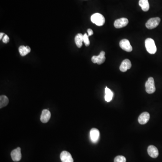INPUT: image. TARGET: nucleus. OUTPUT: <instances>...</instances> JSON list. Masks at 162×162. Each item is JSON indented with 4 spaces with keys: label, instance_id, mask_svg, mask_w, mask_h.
Here are the masks:
<instances>
[{
    "label": "nucleus",
    "instance_id": "obj_1",
    "mask_svg": "<svg viewBox=\"0 0 162 162\" xmlns=\"http://www.w3.org/2000/svg\"><path fill=\"white\" fill-rule=\"evenodd\" d=\"M145 45L147 51L150 54H154L156 52L157 48L154 40L152 38H148L145 41Z\"/></svg>",
    "mask_w": 162,
    "mask_h": 162
},
{
    "label": "nucleus",
    "instance_id": "obj_2",
    "mask_svg": "<svg viewBox=\"0 0 162 162\" xmlns=\"http://www.w3.org/2000/svg\"><path fill=\"white\" fill-rule=\"evenodd\" d=\"M91 22L98 26H101L105 23V18L100 13H95L91 18Z\"/></svg>",
    "mask_w": 162,
    "mask_h": 162
},
{
    "label": "nucleus",
    "instance_id": "obj_3",
    "mask_svg": "<svg viewBox=\"0 0 162 162\" xmlns=\"http://www.w3.org/2000/svg\"><path fill=\"white\" fill-rule=\"evenodd\" d=\"M146 91L148 94H152L156 90V88L154 84V79L152 77L148 78L146 83Z\"/></svg>",
    "mask_w": 162,
    "mask_h": 162
},
{
    "label": "nucleus",
    "instance_id": "obj_4",
    "mask_svg": "<svg viewBox=\"0 0 162 162\" xmlns=\"http://www.w3.org/2000/svg\"><path fill=\"white\" fill-rule=\"evenodd\" d=\"M160 21V18L159 17L152 18H150L146 22V27L149 29H154L159 25Z\"/></svg>",
    "mask_w": 162,
    "mask_h": 162
},
{
    "label": "nucleus",
    "instance_id": "obj_5",
    "mask_svg": "<svg viewBox=\"0 0 162 162\" xmlns=\"http://www.w3.org/2000/svg\"><path fill=\"white\" fill-rule=\"evenodd\" d=\"M105 52L102 51L99 55H94L91 58V61L93 63H97L98 64H101L104 62L105 61Z\"/></svg>",
    "mask_w": 162,
    "mask_h": 162
},
{
    "label": "nucleus",
    "instance_id": "obj_6",
    "mask_svg": "<svg viewBox=\"0 0 162 162\" xmlns=\"http://www.w3.org/2000/svg\"><path fill=\"white\" fill-rule=\"evenodd\" d=\"M128 22L129 21L127 18H122L116 20L114 23V26L116 28H122L128 25Z\"/></svg>",
    "mask_w": 162,
    "mask_h": 162
},
{
    "label": "nucleus",
    "instance_id": "obj_7",
    "mask_svg": "<svg viewBox=\"0 0 162 162\" xmlns=\"http://www.w3.org/2000/svg\"><path fill=\"white\" fill-rule=\"evenodd\" d=\"M119 46L121 48L126 51L130 52L132 51V46L131 45L129 40L126 39H124L120 41Z\"/></svg>",
    "mask_w": 162,
    "mask_h": 162
},
{
    "label": "nucleus",
    "instance_id": "obj_8",
    "mask_svg": "<svg viewBox=\"0 0 162 162\" xmlns=\"http://www.w3.org/2000/svg\"><path fill=\"white\" fill-rule=\"evenodd\" d=\"M11 157L12 160L15 162H18L21 160L22 154L20 147H18L16 149L12 151L11 153Z\"/></svg>",
    "mask_w": 162,
    "mask_h": 162
},
{
    "label": "nucleus",
    "instance_id": "obj_9",
    "mask_svg": "<svg viewBox=\"0 0 162 162\" xmlns=\"http://www.w3.org/2000/svg\"><path fill=\"white\" fill-rule=\"evenodd\" d=\"M90 135L91 139L93 143H97L99 141L100 138V131L97 128H93L91 130Z\"/></svg>",
    "mask_w": 162,
    "mask_h": 162
},
{
    "label": "nucleus",
    "instance_id": "obj_10",
    "mask_svg": "<svg viewBox=\"0 0 162 162\" xmlns=\"http://www.w3.org/2000/svg\"><path fill=\"white\" fill-rule=\"evenodd\" d=\"M60 157L62 162H74L72 155L70 153L66 151L62 152Z\"/></svg>",
    "mask_w": 162,
    "mask_h": 162
},
{
    "label": "nucleus",
    "instance_id": "obj_11",
    "mask_svg": "<svg viewBox=\"0 0 162 162\" xmlns=\"http://www.w3.org/2000/svg\"><path fill=\"white\" fill-rule=\"evenodd\" d=\"M148 154L153 158H156L159 156V151L155 146H150L147 149Z\"/></svg>",
    "mask_w": 162,
    "mask_h": 162
},
{
    "label": "nucleus",
    "instance_id": "obj_12",
    "mask_svg": "<svg viewBox=\"0 0 162 162\" xmlns=\"http://www.w3.org/2000/svg\"><path fill=\"white\" fill-rule=\"evenodd\" d=\"M131 67V63L130 61L128 59H125L124 60L121 65H120L119 69L121 72H126L128 69H130Z\"/></svg>",
    "mask_w": 162,
    "mask_h": 162
},
{
    "label": "nucleus",
    "instance_id": "obj_13",
    "mask_svg": "<svg viewBox=\"0 0 162 162\" xmlns=\"http://www.w3.org/2000/svg\"><path fill=\"white\" fill-rule=\"evenodd\" d=\"M150 118V115L147 112H143L138 117V122L141 124H145L148 123Z\"/></svg>",
    "mask_w": 162,
    "mask_h": 162
},
{
    "label": "nucleus",
    "instance_id": "obj_14",
    "mask_svg": "<svg viewBox=\"0 0 162 162\" xmlns=\"http://www.w3.org/2000/svg\"><path fill=\"white\" fill-rule=\"evenodd\" d=\"M51 117V114L48 110H43L41 115V121L44 124L47 123L50 120Z\"/></svg>",
    "mask_w": 162,
    "mask_h": 162
},
{
    "label": "nucleus",
    "instance_id": "obj_15",
    "mask_svg": "<svg viewBox=\"0 0 162 162\" xmlns=\"http://www.w3.org/2000/svg\"><path fill=\"white\" fill-rule=\"evenodd\" d=\"M139 5L144 12H147L150 9V4L148 0H140Z\"/></svg>",
    "mask_w": 162,
    "mask_h": 162
},
{
    "label": "nucleus",
    "instance_id": "obj_16",
    "mask_svg": "<svg viewBox=\"0 0 162 162\" xmlns=\"http://www.w3.org/2000/svg\"><path fill=\"white\" fill-rule=\"evenodd\" d=\"M75 42L78 48H81L83 42V35L81 33H78L75 38Z\"/></svg>",
    "mask_w": 162,
    "mask_h": 162
},
{
    "label": "nucleus",
    "instance_id": "obj_17",
    "mask_svg": "<svg viewBox=\"0 0 162 162\" xmlns=\"http://www.w3.org/2000/svg\"><path fill=\"white\" fill-rule=\"evenodd\" d=\"M105 95L104 98H105V101L109 102L111 101L112 99L114 96L113 92L110 89L108 88L107 87L105 88Z\"/></svg>",
    "mask_w": 162,
    "mask_h": 162
},
{
    "label": "nucleus",
    "instance_id": "obj_18",
    "mask_svg": "<svg viewBox=\"0 0 162 162\" xmlns=\"http://www.w3.org/2000/svg\"><path fill=\"white\" fill-rule=\"evenodd\" d=\"M9 103V99L6 96L2 95L0 97V108L5 107Z\"/></svg>",
    "mask_w": 162,
    "mask_h": 162
},
{
    "label": "nucleus",
    "instance_id": "obj_19",
    "mask_svg": "<svg viewBox=\"0 0 162 162\" xmlns=\"http://www.w3.org/2000/svg\"><path fill=\"white\" fill-rule=\"evenodd\" d=\"M18 51H19L20 55L22 56H25L29 53L26 47L24 46H20L18 48Z\"/></svg>",
    "mask_w": 162,
    "mask_h": 162
},
{
    "label": "nucleus",
    "instance_id": "obj_20",
    "mask_svg": "<svg viewBox=\"0 0 162 162\" xmlns=\"http://www.w3.org/2000/svg\"><path fill=\"white\" fill-rule=\"evenodd\" d=\"M114 162H126V159L124 156L119 155L115 158Z\"/></svg>",
    "mask_w": 162,
    "mask_h": 162
},
{
    "label": "nucleus",
    "instance_id": "obj_21",
    "mask_svg": "<svg viewBox=\"0 0 162 162\" xmlns=\"http://www.w3.org/2000/svg\"><path fill=\"white\" fill-rule=\"evenodd\" d=\"M88 35L87 33H85L83 35V42L85 43L86 47H88L90 45V41L89 39Z\"/></svg>",
    "mask_w": 162,
    "mask_h": 162
},
{
    "label": "nucleus",
    "instance_id": "obj_22",
    "mask_svg": "<svg viewBox=\"0 0 162 162\" xmlns=\"http://www.w3.org/2000/svg\"><path fill=\"white\" fill-rule=\"evenodd\" d=\"M3 42L4 43H7L10 41V38L7 35H5L2 38Z\"/></svg>",
    "mask_w": 162,
    "mask_h": 162
},
{
    "label": "nucleus",
    "instance_id": "obj_23",
    "mask_svg": "<svg viewBox=\"0 0 162 162\" xmlns=\"http://www.w3.org/2000/svg\"><path fill=\"white\" fill-rule=\"evenodd\" d=\"M87 32H88V36H91V35H93V31L92 29H90V28H89L87 30Z\"/></svg>",
    "mask_w": 162,
    "mask_h": 162
},
{
    "label": "nucleus",
    "instance_id": "obj_24",
    "mask_svg": "<svg viewBox=\"0 0 162 162\" xmlns=\"http://www.w3.org/2000/svg\"><path fill=\"white\" fill-rule=\"evenodd\" d=\"M5 35V33H3V32H1V33H0V39L1 40L2 38H3Z\"/></svg>",
    "mask_w": 162,
    "mask_h": 162
},
{
    "label": "nucleus",
    "instance_id": "obj_25",
    "mask_svg": "<svg viewBox=\"0 0 162 162\" xmlns=\"http://www.w3.org/2000/svg\"><path fill=\"white\" fill-rule=\"evenodd\" d=\"M26 48L27 50L28 51V53H30L31 51V48L29 46H26Z\"/></svg>",
    "mask_w": 162,
    "mask_h": 162
}]
</instances>
